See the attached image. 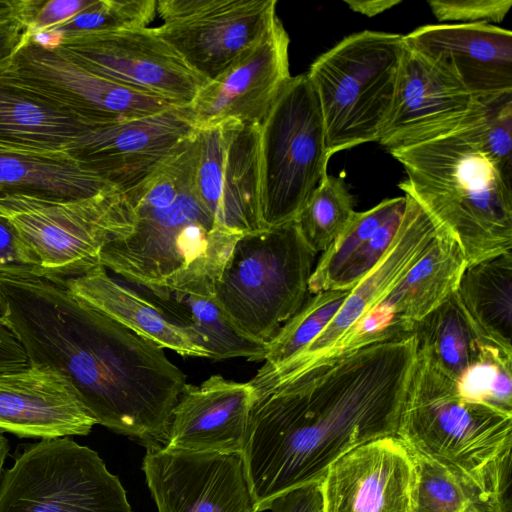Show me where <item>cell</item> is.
Segmentation results:
<instances>
[{"label":"cell","instance_id":"20","mask_svg":"<svg viewBox=\"0 0 512 512\" xmlns=\"http://www.w3.org/2000/svg\"><path fill=\"white\" fill-rule=\"evenodd\" d=\"M466 267L459 242L441 226L427 253L358 321L333 353L412 332L414 323L457 290Z\"/></svg>","mask_w":512,"mask_h":512},{"label":"cell","instance_id":"47","mask_svg":"<svg viewBox=\"0 0 512 512\" xmlns=\"http://www.w3.org/2000/svg\"><path fill=\"white\" fill-rule=\"evenodd\" d=\"M466 512H486L478 507L476 504L472 505Z\"/></svg>","mask_w":512,"mask_h":512},{"label":"cell","instance_id":"27","mask_svg":"<svg viewBox=\"0 0 512 512\" xmlns=\"http://www.w3.org/2000/svg\"><path fill=\"white\" fill-rule=\"evenodd\" d=\"M142 293L170 320L194 332L207 351L209 359L245 358L253 362L264 359L265 344L254 341L239 331L214 296L156 295L147 291Z\"/></svg>","mask_w":512,"mask_h":512},{"label":"cell","instance_id":"15","mask_svg":"<svg viewBox=\"0 0 512 512\" xmlns=\"http://www.w3.org/2000/svg\"><path fill=\"white\" fill-rule=\"evenodd\" d=\"M197 130L189 106L96 125L67 153L124 194L154 174Z\"/></svg>","mask_w":512,"mask_h":512},{"label":"cell","instance_id":"18","mask_svg":"<svg viewBox=\"0 0 512 512\" xmlns=\"http://www.w3.org/2000/svg\"><path fill=\"white\" fill-rule=\"evenodd\" d=\"M289 44L277 17L256 44L199 90L189 105L196 128L229 121L260 126L291 78Z\"/></svg>","mask_w":512,"mask_h":512},{"label":"cell","instance_id":"31","mask_svg":"<svg viewBox=\"0 0 512 512\" xmlns=\"http://www.w3.org/2000/svg\"><path fill=\"white\" fill-rule=\"evenodd\" d=\"M350 290H326L313 294L265 344L263 365L282 364L303 351L328 326Z\"/></svg>","mask_w":512,"mask_h":512},{"label":"cell","instance_id":"35","mask_svg":"<svg viewBox=\"0 0 512 512\" xmlns=\"http://www.w3.org/2000/svg\"><path fill=\"white\" fill-rule=\"evenodd\" d=\"M461 130L501 173L512 178V91L480 101L477 113Z\"/></svg>","mask_w":512,"mask_h":512},{"label":"cell","instance_id":"39","mask_svg":"<svg viewBox=\"0 0 512 512\" xmlns=\"http://www.w3.org/2000/svg\"><path fill=\"white\" fill-rule=\"evenodd\" d=\"M94 0H20L18 20L26 33L46 30L73 18Z\"/></svg>","mask_w":512,"mask_h":512},{"label":"cell","instance_id":"43","mask_svg":"<svg viewBox=\"0 0 512 512\" xmlns=\"http://www.w3.org/2000/svg\"><path fill=\"white\" fill-rule=\"evenodd\" d=\"M26 39L24 25L18 20L0 24V67L8 62Z\"/></svg>","mask_w":512,"mask_h":512},{"label":"cell","instance_id":"30","mask_svg":"<svg viewBox=\"0 0 512 512\" xmlns=\"http://www.w3.org/2000/svg\"><path fill=\"white\" fill-rule=\"evenodd\" d=\"M355 212L354 199L344 179L327 173L295 221L307 244L318 253L334 242Z\"/></svg>","mask_w":512,"mask_h":512},{"label":"cell","instance_id":"34","mask_svg":"<svg viewBox=\"0 0 512 512\" xmlns=\"http://www.w3.org/2000/svg\"><path fill=\"white\" fill-rule=\"evenodd\" d=\"M460 394L512 412V350L496 342L482 345L481 354L457 380Z\"/></svg>","mask_w":512,"mask_h":512},{"label":"cell","instance_id":"16","mask_svg":"<svg viewBox=\"0 0 512 512\" xmlns=\"http://www.w3.org/2000/svg\"><path fill=\"white\" fill-rule=\"evenodd\" d=\"M142 471L157 512H259L242 453L147 444Z\"/></svg>","mask_w":512,"mask_h":512},{"label":"cell","instance_id":"11","mask_svg":"<svg viewBox=\"0 0 512 512\" xmlns=\"http://www.w3.org/2000/svg\"><path fill=\"white\" fill-rule=\"evenodd\" d=\"M275 0H158L157 33L210 81L256 44L278 17Z\"/></svg>","mask_w":512,"mask_h":512},{"label":"cell","instance_id":"29","mask_svg":"<svg viewBox=\"0 0 512 512\" xmlns=\"http://www.w3.org/2000/svg\"><path fill=\"white\" fill-rule=\"evenodd\" d=\"M412 333L417 350L428 354L456 381L478 360L482 345L493 341L473 322L461 303L457 290L432 312L414 323Z\"/></svg>","mask_w":512,"mask_h":512},{"label":"cell","instance_id":"26","mask_svg":"<svg viewBox=\"0 0 512 512\" xmlns=\"http://www.w3.org/2000/svg\"><path fill=\"white\" fill-rule=\"evenodd\" d=\"M92 127L0 76V147L67 153Z\"/></svg>","mask_w":512,"mask_h":512},{"label":"cell","instance_id":"7","mask_svg":"<svg viewBox=\"0 0 512 512\" xmlns=\"http://www.w3.org/2000/svg\"><path fill=\"white\" fill-rule=\"evenodd\" d=\"M264 228L294 221L327 174L330 159L316 92L306 74L291 76L260 125Z\"/></svg>","mask_w":512,"mask_h":512},{"label":"cell","instance_id":"19","mask_svg":"<svg viewBox=\"0 0 512 512\" xmlns=\"http://www.w3.org/2000/svg\"><path fill=\"white\" fill-rule=\"evenodd\" d=\"M417 466L397 437L364 443L335 460L319 481L322 512H412Z\"/></svg>","mask_w":512,"mask_h":512},{"label":"cell","instance_id":"9","mask_svg":"<svg viewBox=\"0 0 512 512\" xmlns=\"http://www.w3.org/2000/svg\"><path fill=\"white\" fill-rule=\"evenodd\" d=\"M0 512H132L99 454L70 437L24 446L0 479Z\"/></svg>","mask_w":512,"mask_h":512},{"label":"cell","instance_id":"40","mask_svg":"<svg viewBox=\"0 0 512 512\" xmlns=\"http://www.w3.org/2000/svg\"><path fill=\"white\" fill-rule=\"evenodd\" d=\"M271 512H322L318 482H311L286 491L267 501L260 511Z\"/></svg>","mask_w":512,"mask_h":512},{"label":"cell","instance_id":"8","mask_svg":"<svg viewBox=\"0 0 512 512\" xmlns=\"http://www.w3.org/2000/svg\"><path fill=\"white\" fill-rule=\"evenodd\" d=\"M0 213L22 239L36 271L63 278L99 266L105 245L129 235L135 224L129 199L117 189L72 202L3 199Z\"/></svg>","mask_w":512,"mask_h":512},{"label":"cell","instance_id":"37","mask_svg":"<svg viewBox=\"0 0 512 512\" xmlns=\"http://www.w3.org/2000/svg\"><path fill=\"white\" fill-rule=\"evenodd\" d=\"M407 205L397 208L348 260L331 284L330 290H350L382 259L401 225Z\"/></svg>","mask_w":512,"mask_h":512},{"label":"cell","instance_id":"10","mask_svg":"<svg viewBox=\"0 0 512 512\" xmlns=\"http://www.w3.org/2000/svg\"><path fill=\"white\" fill-rule=\"evenodd\" d=\"M0 76L94 126L181 106L98 76L27 38Z\"/></svg>","mask_w":512,"mask_h":512},{"label":"cell","instance_id":"4","mask_svg":"<svg viewBox=\"0 0 512 512\" xmlns=\"http://www.w3.org/2000/svg\"><path fill=\"white\" fill-rule=\"evenodd\" d=\"M389 152L407 175L399 188L456 238L467 266L512 251V178L461 129Z\"/></svg>","mask_w":512,"mask_h":512},{"label":"cell","instance_id":"12","mask_svg":"<svg viewBox=\"0 0 512 512\" xmlns=\"http://www.w3.org/2000/svg\"><path fill=\"white\" fill-rule=\"evenodd\" d=\"M406 210L399 230L377 265L352 289L340 310L303 351L276 366L263 365L249 381L254 394L266 392L328 357L405 274L427 253L441 225L413 198L406 195Z\"/></svg>","mask_w":512,"mask_h":512},{"label":"cell","instance_id":"22","mask_svg":"<svg viewBox=\"0 0 512 512\" xmlns=\"http://www.w3.org/2000/svg\"><path fill=\"white\" fill-rule=\"evenodd\" d=\"M252 402L249 382L216 374L197 386L187 383L161 444L187 452L242 453Z\"/></svg>","mask_w":512,"mask_h":512},{"label":"cell","instance_id":"24","mask_svg":"<svg viewBox=\"0 0 512 512\" xmlns=\"http://www.w3.org/2000/svg\"><path fill=\"white\" fill-rule=\"evenodd\" d=\"M65 282L76 296L161 348L209 358L194 332L170 320L143 293L111 277L105 267L99 265Z\"/></svg>","mask_w":512,"mask_h":512},{"label":"cell","instance_id":"45","mask_svg":"<svg viewBox=\"0 0 512 512\" xmlns=\"http://www.w3.org/2000/svg\"><path fill=\"white\" fill-rule=\"evenodd\" d=\"M19 5L20 0H0V24L18 20Z\"/></svg>","mask_w":512,"mask_h":512},{"label":"cell","instance_id":"21","mask_svg":"<svg viewBox=\"0 0 512 512\" xmlns=\"http://www.w3.org/2000/svg\"><path fill=\"white\" fill-rule=\"evenodd\" d=\"M406 45L440 66L478 101L512 91V32L489 23L435 24L404 35Z\"/></svg>","mask_w":512,"mask_h":512},{"label":"cell","instance_id":"6","mask_svg":"<svg viewBox=\"0 0 512 512\" xmlns=\"http://www.w3.org/2000/svg\"><path fill=\"white\" fill-rule=\"evenodd\" d=\"M316 254L295 220L242 235L213 296L239 331L266 344L305 303Z\"/></svg>","mask_w":512,"mask_h":512},{"label":"cell","instance_id":"23","mask_svg":"<svg viewBox=\"0 0 512 512\" xmlns=\"http://www.w3.org/2000/svg\"><path fill=\"white\" fill-rule=\"evenodd\" d=\"M96 424L69 382L38 365L0 373V430L18 437L87 435Z\"/></svg>","mask_w":512,"mask_h":512},{"label":"cell","instance_id":"25","mask_svg":"<svg viewBox=\"0 0 512 512\" xmlns=\"http://www.w3.org/2000/svg\"><path fill=\"white\" fill-rule=\"evenodd\" d=\"M114 189L66 152L0 147V200L72 202Z\"/></svg>","mask_w":512,"mask_h":512},{"label":"cell","instance_id":"17","mask_svg":"<svg viewBox=\"0 0 512 512\" xmlns=\"http://www.w3.org/2000/svg\"><path fill=\"white\" fill-rule=\"evenodd\" d=\"M479 107L458 79L406 45L377 142L390 151L451 134L466 126Z\"/></svg>","mask_w":512,"mask_h":512},{"label":"cell","instance_id":"33","mask_svg":"<svg viewBox=\"0 0 512 512\" xmlns=\"http://www.w3.org/2000/svg\"><path fill=\"white\" fill-rule=\"evenodd\" d=\"M156 4L155 0H94L73 18L46 30L61 45L85 36L148 27L156 15Z\"/></svg>","mask_w":512,"mask_h":512},{"label":"cell","instance_id":"5","mask_svg":"<svg viewBox=\"0 0 512 512\" xmlns=\"http://www.w3.org/2000/svg\"><path fill=\"white\" fill-rule=\"evenodd\" d=\"M406 49L404 35L364 30L351 34L310 65L328 154L377 142L391 110Z\"/></svg>","mask_w":512,"mask_h":512},{"label":"cell","instance_id":"41","mask_svg":"<svg viewBox=\"0 0 512 512\" xmlns=\"http://www.w3.org/2000/svg\"><path fill=\"white\" fill-rule=\"evenodd\" d=\"M15 268L36 270V265L13 225L0 213V271Z\"/></svg>","mask_w":512,"mask_h":512},{"label":"cell","instance_id":"3","mask_svg":"<svg viewBox=\"0 0 512 512\" xmlns=\"http://www.w3.org/2000/svg\"><path fill=\"white\" fill-rule=\"evenodd\" d=\"M396 436L452 472L486 512H510L512 412L468 400L418 351Z\"/></svg>","mask_w":512,"mask_h":512},{"label":"cell","instance_id":"36","mask_svg":"<svg viewBox=\"0 0 512 512\" xmlns=\"http://www.w3.org/2000/svg\"><path fill=\"white\" fill-rule=\"evenodd\" d=\"M412 453L417 466L412 512H466L476 504L469 490L447 468L432 459Z\"/></svg>","mask_w":512,"mask_h":512},{"label":"cell","instance_id":"46","mask_svg":"<svg viewBox=\"0 0 512 512\" xmlns=\"http://www.w3.org/2000/svg\"><path fill=\"white\" fill-rule=\"evenodd\" d=\"M9 450V441L4 435V432L0 430V479L3 473V465L8 456Z\"/></svg>","mask_w":512,"mask_h":512},{"label":"cell","instance_id":"44","mask_svg":"<svg viewBox=\"0 0 512 512\" xmlns=\"http://www.w3.org/2000/svg\"><path fill=\"white\" fill-rule=\"evenodd\" d=\"M347 6L354 12L373 17L399 5L401 0H345Z\"/></svg>","mask_w":512,"mask_h":512},{"label":"cell","instance_id":"28","mask_svg":"<svg viewBox=\"0 0 512 512\" xmlns=\"http://www.w3.org/2000/svg\"><path fill=\"white\" fill-rule=\"evenodd\" d=\"M457 293L477 327L512 350V251L468 265Z\"/></svg>","mask_w":512,"mask_h":512},{"label":"cell","instance_id":"42","mask_svg":"<svg viewBox=\"0 0 512 512\" xmlns=\"http://www.w3.org/2000/svg\"><path fill=\"white\" fill-rule=\"evenodd\" d=\"M29 366L24 348L6 326L0 314V373L17 371Z\"/></svg>","mask_w":512,"mask_h":512},{"label":"cell","instance_id":"32","mask_svg":"<svg viewBox=\"0 0 512 512\" xmlns=\"http://www.w3.org/2000/svg\"><path fill=\"white\" fill-rule=\"evenodd\" d=\"M406 196L382 200L364 212H355L352 220L334 242L324 251L313 269L308 283L311 294L330 290L331 284L360 247L377 228L400 206Z\"/></svg>","mask_w":512,"mask_h":512},{"label":"cell","instance_id":"2","mask_svg":"<svg viewBox=\"0 0 512 512\" xmlns=\"http://www.w3.org/2000/svg\"><path fill=\"white\" fill-rule=\"evenodd\" d=\"M195 134L125 193L135 214L133 230L100 253L101 266L152 294L213 296L242 236L221 226L196 193Z\"/></svg>","mask_w":512,"mask_h":512},{"label":"cell","instance_id":"1","mask_svg":"<svg viewBox=\"0 0 512 512\" xmlns=\"http://www.w3.org/2000/svg\"><path fill=\"white\" fill-rule=\"evenodd\" d=\"M417 346L412 332L339 350L253 396L243 459L258 509L318 482L348 451L396 436Z\"/></svg>","mask_w":512,"mask_h":512},{"label":"cell","instance_id":"14","mask_svg":"<svg viewBox=\"0 0 512 512\" xmlns=\"http://www.w3.org/2000/svg\"><path fill=\"white\" fill-rule=\"evenodd\" d=\"M120 85L189 106L207 82L153 27L90 35L54 49Z\"/></svg>","mask_w":512,"mask_h":512},{"label":"cell","instance_id":"13","mask_svg":"<svg viewBox=\"0 0 512 512\" xmlns=\"http://www.w3.org/2000/svg\"><path fill=\"white\" fill-rule=\"evenodd\" d=\"M260 126L234 121L196 130L194 185L214 219L245 235L265 229L261 216Z\"/></svg>","mask_w":512,"mask_h":512},{"label":"cell","instance_id":"38","mask_svg":"<svg viewBox=\"0 0 512 512\" xmlns=\"http://www.w3.org/2000/svg\"><path fill=\"white\" fill-rule=\"evenodd\" d=\"M428 5L439 21L499 23L512 6V0H430Z\"/></svg>","mask_w":512,"mask_h":512}]
</instances>
